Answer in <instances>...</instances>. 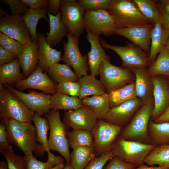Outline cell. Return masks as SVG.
I'll use <instances>...</instances> for the list:
<instances>
[{
    "label": "cell",
    "instance_id": "obj_40",
    "mask_svg": "<svg viewBox=\"0 0 169 169\" xmlns=\"http://www.w3.org/2000/svg\"><path fill=\"white\" fill-rule=\"evenodd\" d=\"M144 16L152 23L155 24L161 19V13L156 0H133Z\"/></svg>",
    "mask_w": 169,
    "mask_h": 169
},
{
    "label": "cell",
    "instance_id": "obj_26",
    "mask_svg": "<svg viewBox=\"0 0 169 169\" xmlns=\"http://www.w3.org/2000/svg\"><path fill=\"white\" fill-rule=\"evenodd\" d=\"M169 36L163 28L160 19L154 24L151 33V46L148 56L150 65L154 61L157 54L164 46Z\"/></svg>",
    "mask_w": 169,
    "mask_h": 169
},
{
    "label": "cell",
    "instance_id": "obj_5",
    "mask_svg": "<svg viewBox=\"0 0 169 169\" xmlns=\"http://www.w3.org/2000/svg\"><path fill=\"white\" fill-rule=\"evenodd\" d=\"M45 115L49 125V149L57 151L66 162L70 163V153L67 136L68 126L61 121L59 110L51 109Z\"/></svg>",
    "mask_w": 169,
    "mask_h": 169
},
{
    "label": "cell",
    "instance_id": "obj_14",
    "mask_svg": "<svg viewBox=\"0 0 169 169\" xmlns=\"http://www.w3.org/2000/svg\"><path fill=\"white\" fill-rule=\"evenodd\" d=\"M98 119L88 106L83 105L78 109L66 111L63 122L73 130H84L91 131Z\"/></svg>",
    "mask_w": 169,
    "mask_h": 169
},
{
    "label": "cell",
    "instance_id": "obj_18",
    "mask_svg": "<svg viewBox=\"0 0 169 169\" xmlns=\"http://www.w3.org/2000/svg\"><path fill=\"white\" fill-rule=\"evenodd\" d=\"M153 84L154 107L151 118H159L169 106V83L162 76L151 77Z\"/></svg>",
    "mask_w": 169,
    "mask_h": 169
},
{
    "label": "cell",
    "instance_id": "obj_53",
    "mask_svg": "<svg viewBox=\"0 0 169 169\" xmlns=\"http://www.w3.org/2000/svg\"><path fill=\"white\" fill-rule=\"evenodd\" d=\"M161 21L164 30L169 35V14L163 12H161Z\"/></svg>",
    "mask_w": 169,
    "mask_h": 169
},
{
    "label": "cell",
    "instance_id": "obj_34",
    "mask_svg": "<svg viewBox=\"0 0 169 169\" xmlns=\"http://www.w3.org/2000/svg\"><path fill=\"white\" fill-rule=\"evenodd\" d=\"M144 163L169 169V144L155 146L145 159Z\"/></svg>",
    "mask_w": 169,
    "mask_h": 169
},
{
    "label": "cell",
    "instance_id": "obj_58",
    "mask_svg": "<svg viewBox=\"0 0 169 169\" xmlns=\"http://www.w3.org/2000/svg\"><path fill=\"white\" fill-rule=\"evenodd\" d=\"M164 47L169 52V36H168L165 42Z\"/></svg>",
    "mask_w": 169,
    "mask_h": 169
},
{
    "label": "cell",
    "instance_id": "obj_12",
    "mask_svg": "<svg viewBox=\"0 0 169 169\" xmlns=\"http://www.w3.org/2000/svg\"><path fill=\"white\" fill-rule=\"evenodd\" d=\"M84 26L85 30L99 36L110 35L117 29L113 18L105 9L85 11Z\"/></svg>",
    "mask_w": 169,
    "mask_h": 169
},
{
    "label": "cell",
    "instance_id": "obj_22",
    "mask_svg": "<svg viewBox=\"0 0 169 169\" xmlns=\"http://www.w3.org/2000/svg\"><path fill=\"white\" fill-rule=\"evenodd\" d=\"M37 35L38 65L43 71L47 72L49 67L61 61L62 53L53 49L47 43L44 34L38 33Z\"/></svg>",
    "mask_w": 169,
    "mask_h": 169
},
{
    "label": "cell",
    "instance_id": "obj_47",
    "mask_svg": "<svg viewBox=\"0 0 169 169\" xmlns=\"http://www.w3.org/2000/svg\"><path fill=\"white\" fill-rule=\"evenodd\" d=\"M10 143L6 127L2 119L0 123V152L2 153L4 151L13 152Z\"/></svg>",
    "mask_w": 169,
    "mask_h": 169
},
{
    "label": "cell",
    "instance_id": "obj_16",
    "mask_svg": "<svg viewBox=\"0 0 169 169\" xmlns=\"http://www.w3.org/2000/svg\"><path fill=\"white\" fill-rule=\"evenodd\" d=\"M143 104L141 99L136 97L111 108L102 119L109 123L123 127L131 121Z\"/></svg>",
    "mask_w": 169,
    "mask_h": 169
},
{
    "label": "cell",
    "instance_id": "obj_30",
    "mask_svg": "<svg viewBox=\"0 0 169 169\" xmlns=\"http://www.w3.org/2000/svg\"><path fill=\"white\" fill-rule=\"evenodd\" d=\"M148 134L150 143L156 146L169 144V122L149 124Z\"/></svg>",
    "mask_w": 169,
    "mask_h": 169
},
{
    "label": "cell",
    "instance_id": "obj_11",
    "mask_svg": "<svg viewBox=\"0 0 169 169\" xmlns=\"http://www.w3.org/2000/svg\"><path fill=\"white\" fill-rule=\"evenodd\" d=\"M67 41L64 42V55L61 60L65 64L71 67L80 79L88 74L89 68L87 57L83 56L80 51L79 39L68 31Z\"/></svg>",
    "mask_w": 169,
    "mask_h": 169
},
{
    "label": "cell",
    "instance_id": "obj_55",
    "mask_svg": "<svg viewBox=\"0 0 169 169\" xmlns=\"http://www.w3.org/2000/svg\"><path fill=\"white\" fill-rule=\"evenodd\" d=\"M134 169H169L160 166H148L144 164L136 167Z\"/></svg>",
    "mask_w": 169,
    "mask_h": 169
},
{
    "label": "cell",
    "instance_id": "obj_38",
    "mask_svg": "<svg viewBox=\"0 0 169 169\" xmlns=\"http://www.w3.org/2000/svg\"><path fill=\"white\" fill-rule=\"evenodd\" d=\"M157 57L151 63L147 72L151 77L155 76H169V52L164 46L159 51Z\"/></svg>",
    "mask_w": 169,
    "mask_h": 169
},
{
    "label": "cell",
    "instance_id": "obj_23",
    "mask_svg": "<svg viewBox=\"0 0 169 169\" xmlns=\"http://www.w3.org/2000/svg\"><path fill=\"white\" fill-rule=\"evenodd\" d=\"M38 43L32 41L28 43L18 57L22 73L28 77L38 65Z\"/></svg>",
    "mask_w": 169,
    "mask_h": 169
},
{
    "label": "cell",
    "instance_id": "obj_15",
    "mask_svg": "<svg viewBox=\"0 0 169 169\" xmlns=\"http://www.w3.org/2000/svg\"><path fill=\"white\" fill-rule=\"evenodd\" d=\"M4 85L13 92L29 109L40 116L48 113L52 109L50 95L32 90H29L28 93H25L15 89L8 84H4Z\"/></svg>",
    "mask_w": 169,
    "mask_h": 169
},
{
    "label": "cell",
    "instance_id": "obj_45",
    "mask_svg": "<svg viewBox=\"0 0 169 169\" xmlns=\"http://www.w3.org/2000/svg\"><path fill=\"white\" fill-rule=\"evenodd\" d=\"M114 156L111 151L106 152L94 158L84 169H103L106 163Z\"/></svg>",
    "mask_w": 169,
    "mask_h": 169
},
{
    "label": "cell",
    "instance_id": "obj_50",
    "mask_svg": "<svg viewBox=\"0 0 169 169\" xmlns=\"http://www.w3.org/2000/svg\"><path fill=\"white\" fill-rule=\"evenodd\" d=\"M18 57L0 46V65L9 63Z\"/></svg>",
    "mask_w": 169,
    "mask_h": 169
},
{
    "label": "cell",
    "instance_id": "obj_20",
    "mask_svg": "<svg viewBox=\"0 0 169 169\" xmlns=\"http://www.w3.org/2000/svg\"><path fill=\"white\" fill-rule=\"evenodd\" d=\"M88 41L91 45V49L88 54V64L91 75L95 77L99 74L100 64L104 59L110 61V56L105 52L102 46L99 35L85 30Z\"/></svg>",
    "mask_w": 169,
    "mask_h": 169
},
{
    "label": "cell",
    "instance_id": "obj_37",
    "mask_svg": "<svg viewBox=\"0 0 169 169\" xmlns=\"http://www.w3.org/2000/svg\"><path fill=\"white\" fill-rule=\"evenodd\" d=\"M47 72L50 78L58 84L66 81H78L79 78L71 67L57 63L48 69Z\"/></svg>",
    "mask_w": 169,
    "mask_h": 169
},
{
    "label": "cell",
    "instance_id": "obj_2",
    "mask_svg": "<svg viewBox=\"0 0 169 169\" xmlns=\"http://www.w3.org/2000/svg\"><path fill=\"white\" fill-rule=\"evenodd\" d=\"M107 10L113 18L117 29L152 23L133 0H111Z\"/></svg>",
    "mask_w": 169,
    "mask_h": 169
},
{
    "label": "cell",
    "instance_id": "obj_35",
    "mask_svg": "<svg viewBox=\"0 0 169 169\" xmlns=\"http://www.w3.org/2000/svg\"><path fill=\"white\" fill-rule=\"evenodd\" d=\"M32 122L35 125L37 138L38 143L41 145L40 156H43L44 153L48 150L47 132L49 129V124L46 117H41L38 113H33Z\"/></svg>",
    "mask_w": 169,
    "mask_h": 169
},
{
    "label": "cell",
    "instance_id": "obj_60",
    "mask_svg": "<svg viewBox=\"0 0 169 169\" xmlns=\"http://www.w3.org/2000/svg\"><path fill=\"white\" fill-rule=\"evenodd\" d=\"M168 79H169V76H168Z\"/></svg>",
    "mask_w": 169,
    "mask_h": 169
},
{
    "label": "cell",
    "instance_id": "obj_33",
    "mask_svg": "<svg viewBox=\"0 0 169 169\" xmlns=\"http://www.w3.org/2000/svg\"><path fill=\"white\" fill-rule=\"evenodd\" d=\"M46 152L48 159L46 162L41 161L33 156L24 155L23 157L25 169H51L55 165L64 163L65 160L60 156H56L50 150Z\"/></svg>",
    "mask_w": 169,
    "mask_h": 169
},
{
    "label": "cell",
    "instance_id": "obj_7",
    "mask_svg": "<svg viewBox=\"0 0 169 169\" xmlns=\"http://www.w3.org/2000/svg\"><path fill=\"white\" fill-rule=\"evenodd\" d=\"M98 72L100 80L108 93L134 81L135 79L130 69L115 66L106 59L102 61Z\"/></svg>",
    "mask_w": 169,
    "mask_h": 169
},
{
    "label": "cell",
    "instance_id": "obj_24",
    "mask_svg": "<svg viewBox=\"0 0 169 169\" xmlns=\"http://www.w3.org/2000/svg\"><path fill=\"white\" fill-rule=\"evenodd\" d=\"M21 65L18 57L12 61L0 66V84L12 86L25 79L20 71Z\"/></svg>",
    "mask_w": 169,
    "mask_h": 169
},
{
    "label": "cell",
    "instance_id": "obj_17",
    "mask_svg": "<svg viewBox=\"0 0 169 169\" xmlns=\"http://www.w3.org/2000/svg\"><path fill=\"white\" fill-rule=\"evenodd\" d=\"M43 71L42 68L38 65L28 77L16 83L14 85L15 88L20 91L33 89L53 95L55 94L57 92V84Z\"/></svg>",
    "mask_w": 169,
    "mask_h": 169
},
{
    "label": "cell",
    "instance_id": "obj_13",
    "mask_svg": "<svg viewBox=\"0 0 169 169\" xmlns=\"http://www.w3.org/2000/svg\"><path fill=\"white\" fill-rule=\"evenodd\" d=\"M0 31L24 45L32 41L21 16L8 15L0 9Z\"/></svg>",
    "mask_w": 169,
    "mask_h": 169
},
{
    "label": "cell",
    "instance_id": "obj_39",
    "mask_svg": "<svg viewBox=\"0 0 169 169\" xmlns=\"http://www.w3.org/2000/svg\"><path fill=\"white\" fill-rule=\"evenodd\" d=\"M67 136L69 146L72 149L79 146H93L94 137L91 131L84 130H73L68 131Z\"/></svg>",
    "mask_w": 169,
    "mask_h": 169
},
{
    "label": "cell",
    "instance_id": "obj_28",
    "mask_svg": "<svg viewBox=\"0 0 169 169\" xmlns=\"http://www.w3.org/2000/svg\"><path fill=\"white\" fill-rule=\"evenodd\" d=\"M84 105L89 107L95 113L98 119H102L110 109L108 93L100 95L86 97L82 100Z\"/></svg>",
    "mask_w": 169,
    "mask_h": 169
},
{
    "label": "cell",
    "instance_id": "obj_31",
    "mask_svg": "<svg viewBox=\"0 0 169 169\" xmlns=\"http://www.w3.org/2000/svg\"><path fill=\"white\" fill-rule=\"evenodd\" d=\"M81 85L79 98L81 100L90 95H100L106 92L105 88L100 80L95 77L87 74L79 79Z\"/></svg>",
    "mask_w": 169,
    "mask_h": 169
},
{
    "label": "cell",
    "instance_id": "obj_42",
    "mask_svg": "<svg viewBox=\"0 0 169 169\" xmlns=\"http://www.w3.org/2000/svg\"><path fill=\"white\" fill-rule=\"evenodd\" d=\"M81 85L78 81H66L58 84L56 86L57 92L71 96L79 97Z\"/></svg>",
    "mask_w": 169,
    "mask_h": 169
},
{
    "label": "cell",
    "instance_id": "obj_46",
    "mask_svg": "<svg viewBox=\"0 0 169 169\" xmlns=\"http://www.w3.org/2000/svg\"><path fill=\"white\" fill-rule=\"evenodd\" d=\"M2 1L9 6L12 15L22 16L29 9V7L22 0H3Z\"/></svg>",
    "mask_w": 169,
    "mask_h": 169
},
{
    "label": "cell",
    "instance_id": "obj_54",
    "mask_svg": "<svg viewBox=\"0 0 169 169\" xmlns=\"http://www.w3.org/2000/svg\"><path fill=\"white\" fill-rule=\"evenodd\" d=\"M152 121L155 123L169 122V106L165 112L159 118Z\"/></svg>",
    "mask_w": 169,
    "mask_h": 169
},
{
    "label": "cell",
    "instance_id": "obj_21",
    "mask_svg": "<svg viewBox=\"0 0 169 169\" xmlns=\"http://www.w3.org/2000/svg\"><path fill=\"white\" fill-rule=\"evenodd\" d=\"M130 69L135 77L134 81L137 97L141 99L143 103L153 100V83L146 69L133 68Z\"/></svg>",
    "mask_w": 169,
    "mask_h": 169
},
{
    "label": "cell",
    "instance_id": "obj_3",
    "mask_svg": "<svg viewBox=\"0 0 169 169\" xmlns=\"http://www.w3.org/2000/svg\"><path fill=\"white\" fill-rule=\"evenodd\" d=\"M153 107V99L143 103L122 130L120 136L126 140L151 144L148 128Z\"/></svg>",
    "mask_w": 169,
    "mask_h": 169
},
{
    "label": "cell",
    "instance_id": "obj_10",
    "mask_svg": "<svg viewBox=\"0 0 169 169\" xmlns=\"http://www.w3.org/2000/svg\"><path fill=\"white\" fill-rule=\"evenodd\" d=\"M61 20L68 31L79 39L84 29L85 10L75 0H61Z\"/></svg>",
    "mask_w": 169,
    "mask_h": 169
},
{
    "label": "cell",
    "instance_id": "obj_44",
    "mask_svg": "<svg viewBox=\"0 0 169 169\" xmlns=\"http://www.w3.org/2000/svg\"><path fill=\"white\" fill-rule=\"evenodd\" d=\"M2 153L6 160L8 169H25L23 157L5 151Z\"/></svg>",
    "mask_w": 169,
    "mask_h": 169
},
{
    "label": "cell",
    "instance_id": "obj_8",
    "mask_svg": "<svg viewBox=\"0 0 169 169\" xmlns=\"http://www.w3.org/2000/svg\"><path fill=\"white\" fill-rule=\"evenodd\" d=\"M123 127L98 119L91 131L94 137L93 147L96 156L111 151L120 136Z\"/></svg>",
    "mask_w": 169,
    "mask_h": 169
},
{
    "label": "cell",
    "instance_id": "obj_51",
    "mask_svg": "<svg viewBox=\"0 0 169 169\" xmlns=\"http://www.w3.org/2000/svg\"><path fill=\"white\" fill-rule=\"evenodd\" d=\"M60 0H49L48 6L47 13L56 15L60 12Z\"/></svg>",
    "mask_w": 169,
    "mask_h": 169
},
{
    "label": "cell",
    "instance_id": "obj_48",
    "mask_svg": "<svg viewBox=\"0 0 169 169\" xmlns=\"http://www.w3.org/2000/svg\"><path fill=\"white\" fill-rule=\"evenodd\" d=\"M136 167L123 161L119 157L114 156L103 169H134Z\"/></svg>",
    "mask_w": 169,
    "mask_h": 169
},
{
    "label": "cell",
    "instance_id": "obj_4",
    "mask_svg": "<svg viewBox=\"0 0 169 169\" xmlns=\"http://www.w3.org/2000/svg\"><path fill=\"white\" fill-rule=\"evenodd\" d=\"M155 146L151 144L126 140L119 136L111 151L124 162L137 167L144 164L145 159Z\"/></svg>",
    "mask_w": 169,
    "mask_h": 169
},
{
    "label": "cell",
    "instance_id": "obj_27",
    "mask_svg": "<svg viewBox=\"0 0 169 169\" xmlns=\"http://www.w3.org/2000/svg\"><path fill=\"white\" fill-rule=\"evenodd\" d=\"M73 149L70 164L74 169H84L96 156L93 146H79Z\"/></svg>",
    "mask_w": 169,
    "mask_h": 169
},
{
    "label": "cell",
    "instance_id": "obj_25",
    "mask_svg": "<svg viewBox=\"0 0 169 169\" xmlns=\"http://www.w3.org/2000/svg\"><path fill=\"white\" fill-rule=\"evenodd\" d=\"M49 17L50 32L46 37V41L51 47L55 46L59 43L63 37L67 36L68 30L61 20L60 12L56 15L47 13Z\"/></svg>",
    "mask_w": 169,
    "mask_h": 169
},
{
    "label": "cell",
    "instance_id": "obj_6",
    "mask_svg": "<svg viewBox=\"0 0 169 169\" xmlns=\"http://www.w3.org/2000/svg\"><path fill=\"white\" fill-rule=\"evenodd\" d=\"M33 113L4 84H0V116L2 118H11L22 122H33Z\"/></svg>",
    "mask_w": 169,
    "mask_h": 169
},
{
    "label": "cell",
    "instance_id": "obj_32",
    "mask_svg": "<svg viewBox=\"0 0 169 169\" xmlns=\"http://www.w3.org/2000/svg\"><path fill=\"white\" fill-rule=\"evenodd\" d=\"M108 94L110 108L137 97L135 81L111 91Z\"/></svg>",
    "mask_w": 169,
    "mask_h": 169
},
{
    "label": "cell",
    "instance_id": "obj_19",
    "mask_svg": "<svg viewBox=\"0 0 169 169\" xmlns=\"http://www.w3.org/2000/svg\"><path fill=\"white\" fill-rule=\"evenodd\" d=\"M154 25L151 23L116 29L114 33L127 38L145 52L149 53L151 33Z\"/></svg>",
    "mask_w": 169,
    "mask_h": 169
},
{
    "label": "cell",
    "instance_id": "obj_59",
    "mask_svg": "<svg viewBox=\"0 0 169 169\" xmlns=\"http://www.w3.org/2000/svg\"><path fill=\"white\" fill-rule=\"evenodd\" d=\"M63 169H74L71 166L70 163L66 161L64 163V166Z\"/></svg>",
    "mask_w": 169,
    "mask_h": 169
},
{
    "label": "cell",
    "instance_id": "obj_57",
    "mask_svg": "<svg viewBox=\"0 0 169 169\" xmlns=\"http://www.w3.org/2000/svg\"><path fill=\"white\" fill-rule=\"evenodd\" d=\"M64 166V163H61L55 165L51 169H63Z\"/></svg>",
    "mask_w": 169,
    "mask_h": 169
},
{
    "label": "cell",
    "instance_id": "obj_29",
    "mask_svg": "<svg viewBox=\"0 0 169 169\" xmlns=\"http://www.w3.org/2000/svg\"><path fill=\"white\" fill-rule=\"evenodd\" d=\"M50 103L52 109L58 110H75L84 105L79 97L59 92L51 95Z\"/></svg>",
    "mask_w": 169,
    "mask_h": 169
},
{
    "label": "cell",
    "instance_id": "obj_41",
    "mask_svg": "<svg viewBox=\"0 0 169 169\" xmlns=\"http://www.w3.org/2000/svg\"><path fill=\"white\" fill-rule=\"evenodd\" d=\"M0 44V46L4 49L18 57L21 54L24 46L20 42L1 32Z\"/></svg>",
    "mask_w": 169,
    "mask_h": 169
},
{
    "label": "cell",
    "instance_id": "obj_1",
    "mask_svg": "<svg viewBox=\"0 0 169 169\" xmlns=\"http://www.w3.org/2000/svg\"><path fill=\"white\" fill-rule=\"evenodd\" d=\"M5 123L10 143L20 149L25 155L33 156L39 150L35 127L32 122H22L14 119L2 118Z\"/></svg>",
    "mask_w": 169,
    "mask_h": 169
},
{
    "label": "cell",
    "instance_id": "obj_56",
    "mask_svg": "<svg viewBox=\"0 0 169 169\" xmlns=\"http://www.w3.org/2000/svg\"><path fill=\"white\" fill-rule=\"evenodd\" d=\"M0 169H8L7 163L3 161H0Z\"/></svg>",
    "mask_w": 169,
    "mask_h": 169
},
{
    "label": "cell",
    "instance_id": "obj_52",
    "mask_svg": "<svg viewBox=\"0 0 169 169\" xmlns=\"http://www.w3.org/2000/svg\"><path fill=\"white\" fill-rule=\"evenodd\" d=\"M157 7L160 12L169 14V0H156Z\"/></svg>",
    "mask_w": 169,
    "mask_h": 169
},
{
    "label": "cell",
    "instance_id": "obj_9",
    "mask_svg": "<svg viewBox=\"0 0 169 169\" xmlns=\"http://www.w3.org/2000/svg\"><path fill=\"white\" fill-rule=\"evenodd\" d=\"M102 46L105 49L112 50L116 53L122 61V67L130 69L133 68L146 69L150 65L145 52L132 42H127L124 46L109 44L104 39H100Z\"/></svg>",
    "mask_w": 169,
    "mask_h": 169
},
{
    "label": "cell",
    "instance_id": "obj_36",
    "mask_svg": "<svg viewBox=\"0 0 169 169\" xmlns=\"http://www.w3.org/2000/svg\"><path fill=\"white\" fill-rule=\"evenodd\" d=\"M47 10L46 8L38 9H29L26 12L22 15V17L29 32L32 41L38 43L36 28L38 23L41 18L49 20L46 17Z\"/></svg>",
    "mask_w": 169,
    "mask_h": 169
},
{
    "label": "cell",
    "instance_id": "obj_49",
    "mask_svg": "<svg viewBox=\"0 0 169 169\" xmlns=\"http://www.w3.org/2000/svg\"><path fill=\"white\" fill-rule=\"evenodd\" d=\"M29 8L34 9L46 8H48V0H22Z\"/></svg>",
    "mask_w": 169,
    "mask_h": 169
},
{
    "label": "cell",
    "instance_id": "obj_43",
    "mask_svg": "<svg viewBox=\"0 0 169 169\" xmlns=\"http://www.w3.org/2000/svg\"><path fill=\"white\" fill-rule=\"evenodd\" d=\"M111 0H79L77 1L85 11L107 10Z\"/></svg>",
    "mask_w": 169,
    "mask_h": 169
}]
</instances>
